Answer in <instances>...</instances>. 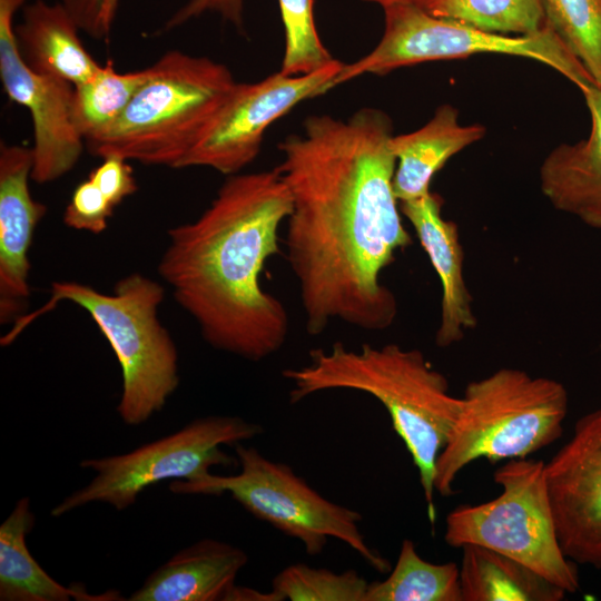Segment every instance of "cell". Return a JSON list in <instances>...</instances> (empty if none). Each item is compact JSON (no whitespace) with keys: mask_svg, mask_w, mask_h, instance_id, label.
<instances>
[{"mask_svg":"<svg viewBox=\"0 0 601 601\" xmlns=\"http://www.w3.org/2000/svg\"><path fill=\"white\" fill-rule=\"evenodd\" d=\"M392 137L390 117L363 108L346 120L311 116L278 146L292 197L286 258L312 336L333 321L366 331L395 321L397 300L381 275L412 239L393 190Z\"/></svg>","mask_w":601,"mask_h":601,"instance_id":"cell-1","label":"cell"},{"mask_svg":"<svg viewBox=\"0 0 601 601\" xmlns=\"http://www.w3.org/2000/svg\"><path fill=\"white\" fill-rule=\"evenodd\" d=\"M290 211L277 168L234 174L198 218L168 230L158 273L215 349L259 362L284 346L288 315L260 275Z\"/></svg>","mask_w":601,"mask_h":601,"instance_id":"cell-2","label":"cell"},{"mask_svg":"<svg viewBox=\"0 0 601 601\" xmlns=\"http://www.w3.org/2000/svg\"><path fill=\"white\" fill-rule=\"evenodd\" d=\"M282 375L292 383V404L331 390L376 398L417 469L428 520L435 523V464L461 413L462 397L450 394L447 378L421 351L397 344L349 349L336 342L328 349H312L309 363Z\"/></svg>","mask_w":601,"mask_h":601,"instance_id":"cell-3","label":"cell"},{"mask_svg":"<svg viewBox=\"0 0 601 601\" xmlns=\"http://www.w3.org/2000/svg\"><path fill=\"white\" fill-rule=\"evenodd\" d=\"M50 293L43 306L17 318L1 343H11L59 302H71L89 314L117 357L121 370L117 412L122 422L140 425L161 411L179 384L177 347L158 317L162 286L134 273L118 280L111 294L78 282H55Z\"/></svg>","mask_w":601,"mask_h":601,"instance_id":"cell-4","label":"cell"},{"mask_svg":"<svg viewBox=\"0 0 601 601\" xmlns=\"http://www.w3.org/2000/svg\"><path fill=\"white\" fill-rule=\"evenodd\" d=\"M149 70L120 117L85 142L101 158L181 168L237 82L225 65L178 50L167 51Z\"/></svg>","mask_w":601,"mask_h":601,"instance_id":"cell-5","label":"cell"},{"mask_svg":"<svg viewBox=\"0 0 601 601\" xmlns=\"http://www.w3.org/2000/svg\"><path fill=\"white\" fill-rule=\"evenodd\" d=\"M568 408L562 383L522 370L504 367L470 382L436 460L435 492L452 495L457 475L479 459H525L552 444L562 435Z\"/></svg>","mask_w":601,"mask_h":601,"instance_id":"cell-6","label":"cell"},{"mask_svg":"<svg viewBox=\"0 0 601 601\" xmlns=\"http://www.w3.org/2000/svg\"><path fill=\"white\" fill-rule=\"evenodd\" d=\"M234 446L240 467L237 474L174 480L169 490L176 494L229 493L255 518L298 540L309 555L322 553L333 538L346 543L375 571H391L388 560L365 541L358 526L361 513L321 495L289 465L243 443Z\"/></svg>","mask_w":601,"mask_h":601,"instance_id":"cell-7","label":"cell"},{"mask_svg":"<svg viewBox=\"0 0 601 601\" xmlns=\"http://www.w3.org/2000/svg\"><path fill=\"white\" fill-rule=\"evenodd\" d=\"M499 496L477 505H459L445 520V542L473 544L525 564L548 581L574 593L580 588L577 563L563 552L550 500L545 462L509 460L494 472Z\"/></svg>","mask_w":601,"mask_h":601,"instance_id":"cell-8","label":"cell"},{"mask_svg":"<svg viewBox=\"0 0 601 601\" xmlns=\"http://www.w3.org/2000/svg\"><path fill=\"white\" fill-rule=\"evenodd\" d=\"M385 28L378 45L355 62L343 66L334 87L365 73L384 76L426 61L464 59L477 53H502L536 60L553 68L581 92L595 86L583 66L548 27L533 35L483 31L437 18L416 4L384 9Z\"/></svg>","mask_w":601,"mask_h":601,"instance_id":"cell-9","label":"cell"},{"mask_svg":"<svg viewBox=\"0 0 601 601\" xmlns=\"http://www.w3.org/2000/svg\"><path fill=\"white\" fill-rule=\"evenodd\" d=\"M262 425L238 416L199 417L180 430L124 453L88 459L80 466L95 472L83 487L55 505L61 516L90 503H107L117 511L131 506L139 494L162 481L195 480L214 466L237 462L221 445H235L262 434Z\"/></svg>","mask_w":601,"mask_h":601,"instance_id":"cell-10","label":"cell"},{"mask_svg":"<svg viewBox=\"0 0 601 601\" xmlns=\"http://www.w3.org/2000/svg\"><path fill=\"white\" fill-rule=\"evenodd\" d=\"M344 63L337 59L308 75L276 72L253 83H236L181 168L209 167L238 174L258 155L266 129L299 102L334 88Z\"/></svg>","mask_w":601,"mask_h":601,"instance_id":"cell-11","label":"cell"},{"mask_svg":"<svg viewBox=\"0 0 601 601\" xmlns=\"http://www.w3.org/2000/svg\"><path fill=\"white\" fill-rule=\"evenodd\" d=\"M24 0H0V78L7 96L28 109L33 129L31 179L51 183L78 162L85 139L73 120L75 86L31 70L17 45L13 18Z\"/></svg>","mask_w":601,"mask_h":601,"instance_id":"cell-12","label":"cell"},{"mask_svg":"<svg viewBox=\"0 0 601 601\" xmlns=\"http://www.w3.org/2000/svg\"><path fill=\"white\" fill-rule=\"evenodd\" d=\"M545 475L564 554L601 570V408L575 423Z\"/></svg>","mask_w":601,"mask_h":601,"instance_id":"cell-13","label":"cell"},{"mask_svg":"<svg viewBox=\"0 0 601 601\" xmlns=\"http://www.w3.org/2000/svg\"><path fill=\"white\" fill-rule=\"evenodd\" d=\"M32 148L1 142L0 147V321L26 311L30 287L28 253L47 207L32 198L29 179Z\"/></svg>","mask_w":601,"mask_h":601,"instance_id":"cell-14","label":"cell"},{"mask_svg":"<svg viewBox=\"0 0 601 601\" xmlns=\"http://www.w3.org/2000/svg\"><path fill=\"white\" fill-rule=\"evenodd\" d=\"M442 204V198L430 191L417 199L400 203V210L413 226L440 278L441 314L435 344L449 347L476 326V316L464 278V255L457 226L443 218Z\"/></svg>","mask_w":601,"mask_h":601,"instance_id":"cell-15","label":"cell"},{"mask_svg":"<svg viewBox=\"0 0 601 601\" xmlns=\"http://www.w3.org/2000/svg\"><path fill=\"white\" fill-rule=\"evenodd\" d=\"M582 95L591 116L589 136L554 147L540 166L539 180L555 209L601 229V88Z\"/></svg>","mask_w":601,"mask_h":601,"instance_id":"cell-16","label":"cell"},{"mask_svg":"<svg viewBox=\"0 0 601 601\" xmlns=\"http://www.w3.org/2000/svg\"><path fill=\"white\" fill-rule=\"evenodd\" d=\"M247 553L227 542L203 539L154 570L130 601H228Z\"/></svg>","mask_w":601,"mask_h":601,"instance_id":"cell-17","label":"cell"},{"mask_svg":"<svg viewBox=\"0 0 601 601\" xmlns=\"http://www.w3.org/2000/svg\"><path fill=\"white\" fill-rule=\"evenodd\" d=\"M79 31L60 1L45 0L26 4L22 21L14 28L19 53L31 70L75 87L90 80L101 67L83 47Z\"/></svg>","mask_w":601,"mask_h":601,"instance_id":"cell-18","label":"cell"},{"mask_svg":"<svg viewBox=\"0 0 601 601\" xmlns=\"http://www.w3.org/2000/svg\"><path fill=\"white\" fill-rule=\"evenodd\" d=\"M486 128L480 124L463 126L459 110L441 105L420 129L390 140L396 158L393 190L398 203L417 199L430 190L433 176L445 162L467 146L481 140Z\"/></svg>","mask_w":601,"mask_h":601,"instance_id":"cell-19","label":"cell"},{"mask_svg":"<svg viewBox=\"0 0 601 601\" xmlns=\"http://www.w3.org/2000/svg\"><path fill=\"white\" fill-rule=\"evenodd\" d=\"M35 521L30 499L21 497L0 525V600H102L59 583L42 569L26 541Z\"/></svg>","mask_w":601,"mask_h":601,"instance_id":"cell-20","label":"cell"},{"mask_svg":"<svg viewBox=\"0 0 601 601\" xmlns=\"http://www.w3.org/2000/svg\"><path fill=\"white\" fill-rule=\"evenodd\" d=\"M462 601H561L566 592L525 564L480 545H464Z\"/></svg>","mask_w":601,"mask_h":601,"instance_id":"cell-21","label":"cell"},{"mask_svg":"<svg viewBox=\"0 0 601 601\" xmlns=\"http://www.w3.org/2000/svg\"><path fill=\"white\" fill-rule=\"evenodd\" d=\"M366 601H462L460 568L424 560L405 539L388 577L368 583Z\"/></svg>","mask_w":601,"mask_h":601,"instance_id":"cell-22","label":"cell"},{"mask_svg":"<svg viewBox=\"0 0 601 601\" xmlns=\"http://www.w3.org/2000/svg\"><path fill=\"white\" fill-rule=\"evenodd\" d=\"M149 73V67L120 73L108 61L90 80L75 87L73 120L85 141L120 117Z\"/></svg>","mask_w":601,"mask_h":601,"instance_id":"cell-23","label":"cell"},{"mask_svg":"<svg viewBox=\"0 0 601 601\" xmlns=\"http://www.w3.org/2000/svg\"><path fill=\"white\" fill-rule=\"evenodd\" d=\"M430 14L511 36L533 35L545 26L540 0H424Z\"/></svg>","mask_w":601,"mask_h":601,"instance_id":"cell-24","label":"cell"},{"mask_svg":"<svg viewBox=\"0 0 601 601\" xmlns=\"http://www.w3.org/2000/svg\"><path fill=\"white\" fill-rule=\"evenodd\" d=\"M545 26L601 88V0H540Z\"/></svg>","mask_w":601,"mask_h":601,"instance_id":"cell-25","label":"cell"},{"mask_svg":"<svg viewBox=\"0 0 601 601\" xmlns=\"http://www.w3.org/2000/svg\"><path fill=\"white\" fill-rule=\"evenodd\" d=\"M368 583L355 570L337 573L294 563L275 575L272 591L279 601H366Z\"/></svg>","mask_w":601,"mask_h":601,"instance_id":"cell-26","label":"cell"},{"mask_svg":"<svg viewBox=\"0 0 601 601\" xmlns=\"http://www.w3.org/2000/svg\"><path fill=\"white\" fill-rule=\"evenodd\" d=\"M313 1L278 0L285 27V53L279 70L283 75H308L336 60L318 36Z\"/></svg>","mask_w":601,"mask_h":601,"instance_id":"cell-27","label":"cell"},{"mask_svg":"<svg viewBox=\"0 0 601 601\" xmlns=\"http://www.w3.org/2000/svg\"><path fill=\"white\" fill-rule=\"evenodd\" d=\"M114 209L115 206L88 178L75 188L63 214V223L77 230L100 234L107 228Z\"/></svg>","mask_w":601,"mask_h":601,"instance_id":"cell-28","label":"cell"},{"mask_svg":"<svg viewBox=\"0 0 601 601\" xmlns=\"http://www.w3.org/2000/svg\"><path fill=\"white\" fill-rule=\"evenodd\" d=\"M81 31L97 41L108 42L120 0H60Z\"/></svg>","mask_w":601,"mask_h":601,"instance_id":"cell-29","label":"cell"},{"mask_svg":"<svg viewBox=\"0 0 601 601\" xmlns=\"http://www.w3.org/2000/svg\"><path fill=\"white\" fill-rule=\"evenodd\" d=\"M116 207L137 190L134 171L129 160L108 155L88 177Z\"/></svg>","mask_w":601,"mask_h":601,"instance_id":"cell-30","label":"cell"},{"mask_svg":"<svg viewBox=\"0 0 601 601\" xmlns=\"http://www.w3.org/2000/svg\"><path fill=\"white\" fill-rule=\"evenodd\" d=\"M244 0H188L167 20L164 29L170 30L201 16L205 12L219 13L236 27L243 23Z\"/></svg>","mask_w":601,"mask_h":601,"instance_id":"cell-31","label":"cell"},{"mask_svg":"<svg viewBox=\"0 0 601 601\" xmlns=\"http://www.w3.org/2000/svg\"><path fill=\"white\" fill-rule=\"evenodd\" d=\"M228 601H279L274 591L259 592L252 588L235 585Z\"/></svg>","mask_w":601,"mask_h":601,"instance_id":"cell-32","label":"cell"},{"mask_svg":"<svg viewBox=\"0 0 601 601\" xmlns=\"http://www.w3.org/2000/svg\"><path fill=\"white\" fill-rule=\"evenodd\" d=\"M364 1L380 4L383 9L391 6H395V4H416L421 7L422 3L424 2V0H364Z\"/></svg>","mask_w":601,"mask_h":601,"instance_id":"cell-33","label":"cell"}]
</instances>
